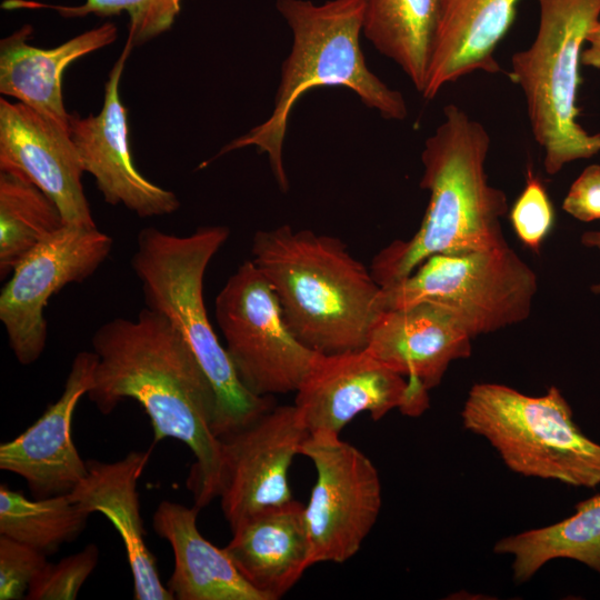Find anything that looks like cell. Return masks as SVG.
I'll list each match as a JSON object with an SVG mask.
<instances>
[{
	"label": "cell",
	"mask_w": 600,
	"mask_h": 600,
	"mask_svg": "<svg viewBox=\"0 0 600 600\" xmlns=\"http://www.w3.org/2000/svg\"><path fill=\"white\" fill-rule=\"evenodd\" d=\"M91 343L98 361L87 393L90 401L109 414L123 400H136L150 418L153 446L172 438L194 454L188 488L196 506L201 509L219 497L224 443L212 429L216 394L180 332L146 307L134 320L103 323Z\"/></svg>",
	"instance_id": "cell-1"
},
{
	"label": "cell",
	"mask_w": 600,
	"mask_h": 600,
	"mask_svg": "<svg viewBox=\"0 0 600 600\" xmlns=\"http://www.w3.org/2000/svg\"><path fill=\"white\" fill-rule=\"evenodd\" d=\"M491 138L482 123L457 104L443 109V121L421 152L420 187L430 193L421 224L408 240H394L372 259L380 287L408 277L437 253L482 251L507 243L501 218L506 193L489 183L486 161Z\"/></svg>",
	"instance_id": "cell-2"
},
{
	"label": "cell",
	"mask_w": 600,
	"mask_h": 600,
	"mask_svg": "<svg viewBox=\"0 0 600 600\" xmlns=\"http://www.w3.org/2000/svg\"><path fill=\"white\" fill-rule=\"evenodd\" d=\"M251 253L304 346L322 354L367 347L383 312L382 288L343 241L282 224L257 231Z\"/></svg>",
	"instance_id": "cell-3"
},
{
	"label": "cell",
	"mask_w": 600,
	"mask_h": 600,
	"mask_svg": "<svg viewBox=\"0 0 600 600\" xmlns=\"http://www.w3.org/2000/svg\"><path fill=\"white\" fill-rule=\"evenodd\" d=\"M366 0H278L277 9L289 24L293 42L281 68L271 116L224 146L219 156L257 147L268 156L281 191L289 182L282 149L290 113L297 101L319 87H347L368 108L387 120H404L408 108L402 94L389 88L366 63L360 46Z\"/></svg>",
	"instance_id": "cell-4"
},
{
	"label": "cell",
	"mask_w": 600,
	"mask_h": 600,
	"mask_svg": "<svg viewBox=\"0 0 600 600\" xmlns=\"http://www.w3.org/2000/svg\"><path fill=\"white\" fill-rule=\"evenodd\" d=\"M229 234L224 226L200 227L182 237L147 227L138 233L131 259L146 307L164 316L180 332L213 388L212 429L219 439L274 407L271 397L256 396L241 383L207 314L204 273Z\"/></svg>",
	"instance_id": "cell-5"
},
{
	"label": "cell",
	"mask_w": 600,
	"mask_h": 600,
	"mask_svg": "<svg viewBox=\"0 0 600 600\" xmlns=\"http://www.w3.org/2000/svg\"><path fill=\"white\" fill-rule=\"evenodd\" d=\"M533 42L511 58L509 78L523 92L531 132L543 149V167L557 174L600 152V133L578 121L581 53L600 19V0H538Z\"/></svg>",
	"instance_id": "cell-6"
},
{
	"label": "cell",
	"mask_w": 600,
	"mask_h": 600,
	"mask_svg": "<svg viewBox=\"0 0 600 600\" xmlns=\"http://www.w3.org/2000/svg\"><path fill=\"white\" fill-rule=\"evenodd\" d=\"M461 419L516 473L572 487L600 484V443L580 430L570 404L554 386L543 396L531 397L501 383H476Z\"/></svg>",
	"instance_id": "cell-7"
},
{
	"label": "cell",
	"mask_w": 600,
	"mask_h": 600,
	"mask_svg": "<svg viewBox=\"0 0 600 600\" xmlns=\"http://www.w3.org/2000/svg\"><path fill=\"white\" fill-rule=\"evenodd\" d=\"M381 288L383 311L436 302L473 339L526 320L538 281L506 243L482 251L432 254L408 277Z\"/></svg>",
	"instance_id": "cell-8"
},
{
	"label": "cell",
	"mask_w": 600,
	"mask_h": 600,
	"mask_svg": "<svg viewBox=\"0 0 600 600\" xmlns=\"http://www.w3.org/2000/svg\"><path fill=\"white\" fill-rule=\"evenodd\" d=\"M224 348L241 383L253 394L296 392L319 352L289 329L276 293L252 260L228 278L214 301Z\"/></svg>",
	"instance_id": "cell-9"
},
{
	"label": "cell",
	"mask_w": 600,
	"mask_h": 600,
	"mask_svg": "<svg viewBox=\"0 0 600 600\" xmlns=\"http://www.w3.org/2000/svg\"><path fill=\"white\" fill-rule=\"evenodd\" d=\"M300 454L317 478L304 506L311 564L342 563L361 548L381 509V482L372 461L337 434H309Z\"/></svg>",
	"instance_id": "cell-10"
},
{
	"label": "cell",
	"mask_w": 600,
	"mask_h": 600,
	"mask_svg": "<svg viewBox=\"0 0 600 600\" xmlns=\"http://www.w3.org/2000/svg\"><path fill=\"white\" fill-rule=\"evenodd\" d=\"M112 246V238L97 227L64 224L17 264L0 293V321L19 363L32 364L44 350L49 299L91 277Z\"/></svg>",
	"instance_id": "cell-11"
},
{
	"label": "cell",
	"mask_w": 600,
	"mask_h": 600,
	"mask_svg": "<svg viewBox=\"0 0 600 600\" xmlns=\"http://www.w3.org/2000/svg\"><path fill=\"white\" fill-rule=\"evenodd\" d=\"M294 406L309 434L339 436L358 414L373 420L397 409L419 417L429 408V391L393 371L366 348L318 353L296 391Z\"/></svg>",
	"instance_id": "cell-12"
},
{
	"label": "cell",
	"mask_w": 600,
	"mask_h": 600,
	"mask_svg": "<svg viewBox=\"0 0 600 600\" xmlns=\"http://www.w3.org/2000/svg\"><path fill=\"white\" fill-rule=\"evenodd\" d=\"M309 432L294 404L273 407L224 443L221 509L230 528L293 499L288 472Z\"/></svg>",
	"instance_id": "cell-13"
},
{
	"label": "cell",
	"mask_w": 600,
	"mask_h": 600,
	"mask_svg": "<svg viewBox=\"0 0 600 600\" xmlns=\"http://www.w3.org/2000/svg\"><path fill=\"white\" fill-rule=\"evenodd\" d=\"M133 47L128 38L104 86L103 107L97 116L71 114L69 132L84 172L90 173L109 204H123L141 218L170 214L177 196L146 179L134 167L129 143L128 110L119 86Z\"/></svg>",
	"instance_id": "cell-14"
},
{
	"label": "cell",
	"mask_w": 600,
	"mask_h": 600,
	"mask_svg": "<svg viewBox=\"0 0 600 600\" xmlns=\"http://www.w3.org/2000/svg\"><path fill=\"white\" fill-rule=\"evenodd\" d=\"M0 171L26 177L58 206L64 223L97 227L68 129L22 102L0 99Z\"/></svg>",
	"instance_id": "cell-15"
},
{
	"label": "cell",
	"mask_w": 600,
	"mask_h": 600,
	"mask_svg": "<svg viewBox=\"0 0 600 600\" xmlns=\"http://www.w3.org/2000/svg\"><path fill=\"white\" fill-rule=\"evenodd\" d=\"M98 357H74L59 399L28 429L0 446V469L23 478L36 498L71 492L88 472L71 438V421L81 397L92 387Z\"/></svg>",
	"instance_id": "cell-16"
},
{
	"label": "cell",
	"mask_w": 600,
	"mask_h": 600,
	"mask_svg": "<svg viewBox=\"0 0 600 600\" xmlns=\"http://www.w3.org/2000/svg\"><path fill=\"white\" fill-rule=\"evenodd\" d=\"M472 337L444 307L430 301L384 310L366 349L380 362L431 390L449 364L471 356Z\"/></svg>",
	"instance_id": "cell-17"
},
{
	"label": "cell",
	"mask_w": 600,
	"mask_h": 600,
	"mask_svg": "<svg viewBox=\"0 0 600 600\" xmlns=\"http://www.w3.org/2000/svg\"><path fill=\"white\" fill-rule=\"evenodd\" d=\"M151 450L131 451L120 460H88L86 477L69 492L86 512L102 513L123 542L136 600H174L160 580L157 559L146 543L138 482Z\"/></svg>",
	"instance_id": "cell-18"
},
{
	"label": "cell",
	"mask_w": 600,
	"mask_h": 600,
	"mask_svg": "<svg viewBox=\"0 0 600 600\" xmlns=\"http://www.w3.org/2000/svg\"><path fill=\"white\" fill-rule=\"evenodd\" d=\"M231 530L224 549L266 600L282 598L312 566L306 509L294 499L254 512Z\"/></svg>",
	"instance_id": "cell-19"
},
{
	"label": "cell",
	"mask_w": 600,
	"mask_h": 600,
	"mask_svg": "<svg viewBox=\"0 0 600 600\" xmlns=\"http://www.w3.org/2000/svg\"><path fill=\"white\" fill-rule=\"evenodd\" d=\"M519 0H442L427 83L434 98L448 83L477 72L501 71L494 52L514 21Z\"/></svg>",
	"instance_id": "cell-20"
},
{
	"label": "cell",
	"mask_w": 600,
	"mask_h": 600,
	"mask_svg": "<svg viewBox=\"0 0 600 600\" xmlns=\"http://www.w3.org/2000/svg\"><path fill=\"white\" fill-rule=\"evenodd\" d=\"M32 32L24 24L0 41V92L69 130L71 114L63 106L62 73L74 60L112 43L117 27L106 22L51 49L29 44Z\"/></svg>",
	"instance_id": "cell-21"
},
{
	"label": "cell",
	"mask_w": 600,
	"mask_h": 600,
	"mask_svg": "<svg viewBox=\"0 0 600 600\" xmlns=\"http://www.w3.org/2000/svg\"><path fill=\"white\" fill-rule=\"evenodd\" d=\"M200 508L163 500L152 517L154 532L172 548L174 567L167 588L177 600H266L226 551L198 530Z\"/></svg>",
	"instance_id": "cell-22"
},
{
	"label": "cell",
	"mask_w": 600,
	"mask_h": 600,
	"mask_svg": "<svg viewBox=\"0 0 600 600\" xmlns=\"http://www.w3.org/2000/svg\"><path fill=\"white\" fill-rule=\"evenodd\" d=\"M442 0H366L362 32L422 93Z\"/></svg>",
	"instance_id": "cell-23"
},
{
	"label": "cell",
	"mask_w": 600,
	"mask_h": 600,
	"mask_svg": "<svg viewBox=\"0 0 600 600\" xmlns=\"http://www.w3.org/2000/svg\"><path fill=\"white\" fill-rule=\"evenodd\" d=\"M513 557V579L526 582L554 559L578 561L600 573V493L580 501L560 522L506 537L493 547Z\"/></svg>",
	"instance_id": "cell-24"
},
{
	"label": "cell",
	"mask_w": 600,
	"mask_h": 600,
	"mask_svg": "<svg viewBox=\"0 0 600 600\" xmlns=\"http://www.w3.org/2000/svg\"><path fill=\"white\" fill-rule=\"evenodd\" d=\"M56 202L26 177L0 171V278L64 226Z\"/></svg>",
	"instance_id": "cell-25"
},
{
	"label": "cell",
	"mask_w": 600,
	"mask_h": 600,
	"mask_svg": "<svg viewBox=\"0 0 600 600\" xmlns=\"http://www.w3.org/2000/svg\"><path fill=\"white\" fill-rule=\"evenodd\" d=\"M89 516L69 493L29 499L7 484L0 486V534L47 556L74 540Z\"/></svg>",
	"instance_id": "cell-26"
},
{
	"label": "cell",
	"mask_w": 600,
	"mask_h": 600,
	"mask_svg": "<svg viewBox=\"0 0 600 600\" xmlns=\"http://www.w3.org/2000/svg\"><path fill=\"white\" fill-rule=\"evenodd\" d=\"M3 9H52L66 18L88 14L111 17L127 12L133 46L142 44L170 30L181 10V0H86L80 6L47 4L32 0H4Z\"/></svg>",
	"instance_id": "cell-27"
},
{
	"label": "cell",
	"mask_w": 600,
	"mask_h": 600,
	"mask_svg": "<svg viewBox=\"0 0 600 600\" xmlns=\"http://www.w3.org/2000/svg\"><path fill=\"white\" fill-rule=\"evenodd\" d=\"M99 549L94 543L81 551L61 559L58 563H47L32 580L26 599L29 600H73L83 583L94 570Z\"/></svg>",
	"instance_id": "cell-28"
},
{
	"label": "cell",
	"mask_w": 600,
	"mask_h": 600,
	"mask_svg": "<svg viewBox=\"0 0 600 600\" xmlns=\"http://www.w3.org/2000/svg\"><path fill=\"white\" fill-rule=\"evenodd\" d=\"M510 222L521 243L537 253L553 227L552 202L530 169L526 186L510 210Z\"/></svg>",
	"instance_id": "cell-29"
},
{
	"label": "cell",
	"mask_w": 600,
	"mask_h": 600,
	"mask_svg": "<svg viewBox=\"0 0 600 600\" xmlns=\"http://www.w3.org/2000/svg\"><path fill=\"white\" fill-rule=\"evenodd\" d=\"M47 563L43 552L0 534V600L26 599L32 580Z\"/></svg>",
	"instance_id": "cell-30"
},
{
	"label": "cell",
	"mask_w": 600,
	"mask_h": 600,
	"mask_svg": "<svg viewBox=\"0 0 600 600\" xmlns=\"http://www.w3.org/2000/svg\"><path fill=\"white\" fill-rule=\"evenodd\" d=\"M562 209L581 222L600 219V164H590L582 170L571 183Z\"/></svg>",
	"instance_id": "cell-31"
},
{
	"label": "cell",
	"mask_w": 600,
	"mask_h": 600,
	"mask_svg": "<svg viewBox=\"0 0 600 600\" xmlns=\"http://www.w3.org/2000/svg\"><path fill=\"white\" fill-rule=\"evenodd\" d=\"M586 43L587 47L581 53V64L600 69V19L589 30Z\"/></svg>",
	"instance_id": "cell-32"
},
{
	"label": "cell",
	"mask_w": 600,
	"mask_h": 600,
	"mask_svg": "<svg viewBox=\"0 0 600 600\" xmlns=\"http://www.w3.org/2000/svg\"><path fill=\"white\" fill-rule=\"evenodd\" d=\"M581 243L591 249H596L600 252V230L586 231L581 234ZM591 291L594 294L600 296V280L591 286Z\"/></svg>",
	"instance_id": "cell-33"
}]
</instances>
